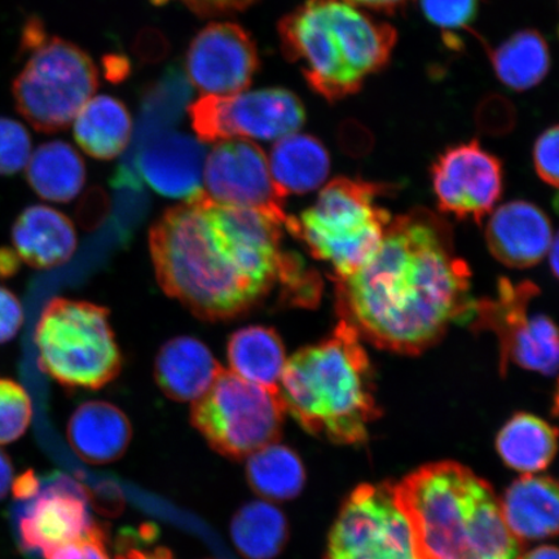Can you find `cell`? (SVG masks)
<instances>
[{
  "label": "cell",
  "mask_w": 559,
  "mask_h": 559,
  "mask_svg": "<svg viewBox=\"0 0 559 559\" xmlns=\"http://www.w3.org/2000/svg\"><path fill=\"white\" fill-rule=\"evenodd\" d=\"M471 278L449 223L417 207L390 221L372 260L335 280L337 311L377 348L417 355L452 324L472 321Z\"/></svg>",
  "instance_id": "cell-1"
},
{
  "label": "cell",
  "mask_w": 559,
  "mask_h": 559,
  "mask_svg": "<svg viewBox=\"0 0 559 559\" xmlns=\"http://www.w3.org/2000/svg\"><path fill=\"white\" fill-rule=\"evenodd\" d=\"M282 225L201 191L156 221L150 249L160 288L195 317L227 321L250 312L300 258L282 250Z\"/></svg>",
  "instance_id": "cell-2"
},
{
  "label": "cell",
  "mask_w": 559,
  "mask_h": 559,
  "mask_svg": "<svg viewBox=\"0 0 559 559\" xmlns=\"http://www.w3.org/2000/svg\"><path fill=\"white\" fill-rule=\"evenodd\" d=\"M419 559H520L501 504L487 481L445 461L421 467L393 487Z\"/></svg>",
  "instance_id": "cell-3"
},
{
  "label": "cell",
  "mask_w": 559,
  "mask_h": 559,
  "mask_svg": "<svg viewBox=\"0 0 559 559\" xmlns=\"http://www.w3.org/2000/svg\"><path fill=\"white\" fill-rule=\"evenodd\" d=\"M360 335L340 320L330 337L300 348L286 361L280 383L286 412L312 436L360 444L381 412L373 370Z\"/></svg>",
  "instance_id": "cell-4"
},
{
  "label": "cell",
  "mask_w": 559,
  "mask_h": 559,
  "mask_svg": "<svg viewBox=\"0 0 559 559\" xmlns=\"http://www.w3.org/2000/svg\"><path fill=\"white\" fill-rule=\"evenodd\" d=\"M280 47L328 102L358 93L388 64L396 31L346 0H306L278 24Z\"/></svg>",
  "instance_id": "cell-5"
},
{
  "label": "cell",
  "mask_w": 559,
  "mask_h": 559,
  "mask_svg": "<svg viewBox=\"0 0 559 559\" xmlns=\"http://www.w3.org/2000/svg\"><path fill=\"white\" fill-rule=\"evenodd\" d=\"M383 190L365 180L335 178L298 218L288 216L285 227L312 257L331 264L334 280L346 278L380 248L391 221L388 210L377 204Z\"/></svg>",
  "instance_id": "cell-6"
},
{
  "label": "cell",
  "mask_w": 559,
  "mask_h": 559,
  "mask_svg": "<svg viewBox=\"0 0 559 559\" xmlns=\"http://www.w3.org/2000/svg\"><path fill=\"white\" fill-rule=\"evenodd\" d=\"M23 50L29 59L12 87L17 110L40 132L67 129L99 87L93 59L79 46L47 35L39 21L25 27Z\"/></svg>",
  "instance_id": "cell-7"
},
{
  "label": "cell",
  "mask_w": 559,
  "mask_h": 559,
  "mask_svg": "<svg viewBox=\"0 0 559 559\" xmlns=\"http://www.w3.org/2000/svg\"><path fill=\"white\" fill-rule=\"evenodd\" d=\"M38 365L67 388L97 390L122 369V354L105 307L53 298L35 330Z\"/></svg>",
  "instance_id": "cell-8"
},
{
  "label": "cell",
  "mask_w": 559,
  "mask_h": 559,
  "mask_svg": "<svg viewBox=\"0 0 559 559\" xmlns=\"http://www.w3.org/2000/svg\"><path fill=\"white\" fill-rule=\"evenodd\" d=\"M285 414L280 391L222 369L212 388L193 402L191 423L215 452L242 460L277 443Z\"/></svg>",
  "instance_id": "cell-9"
},
{
  "label": "cell",
  "mask_w": 559,
  "mask_h": 559,
  "mask_svg": "<svg viewBox=\"0 0 559 559\" xmlns=\"http://www.w3.org/2000/svg\"><path fill=\"white\" fill-rule=\"evenodd\" d=\"M539 293L534 283L501 278L493 298L475 302L473 330L498 337L501 373L510 362L537 373H557V326L543 313L530 314V305Z\"/></svg>",
  "instance_id": "cell-10"
},
{
  "label": "cell",
  "mask_w": 559,
  "mask_h": 559,
  "mask_svg": "<svg viewBox=\"0 0 559 559\" xmlns=\"http://www.w3.org/2000/svg\"><path fill=\"white\" fill-rule=\"evenodd\" d=\"M201 142L229 139L280 140L295 134L306 121L296 94L285 88H262L229 96H202L188 108Z\"/></svg>",
  "instance_id": "cell-11"
},
{
  "label": "cell",
  "mask_w": 559,
  "mask_h": 559,
  "mask_svg": "<svg viewBox=\"0 0 559 559\" xmlns=\"http://www.w3.org/2000/svg\"><path fill=\"white\" fill-rule=\"evenodd\" d=\"M326 559H419L393 486L355 489L334 523Z\"/></svg>",
  "instance_id": "cell-12"
},
{
  "label": "cell",
  "mask_w": 559,
  "mask_h": 559,
  "mask_svg": "<svg viewBox=\"0 0 559 559\" xmlns=\"http://www.w3.org/2000/svg\"><path fill=\"white\" fill-rule=\"evenodd\" d=\"M205 193L222 204L257 210L285 226L284 198L272 179L269 158L248 139L223 140L209 153Z\"/></svg>",
  "instance_id": "cell-13"
},
{
  "label": "cell",
  "mask_w": 559,
  "mask_h": 559,
  "mask_svg": "<svg viewBox=\"0 0 559 559\" xmlns=\"http://www.w3.org/2000/svg\"><path fill=\"white\" fill-rule=\"evenodd\" d=\"M502 165L478 140L457 144L439 155L431 167L440 212L481 225L502 193Z\"/></svg>",
  "instance_id": "cell-14"
},
{
  "label": "cell",
  "mask_w": 559,
  "mask_h": 559,
  "mask_svg": "<svg viewBox=\"0 0 559 559\" xmlns=\"http://www.w3.org/2000/svg\"><path fill=\"white\" fill-rule=\"evenodd\" d=\"M260 68L253 38L240 25L213 23L188 47L186 70L202 96H229L250 86Z\"/></svg>",
  "instance_id": "cell-15"
},
{
  "label": "cell",
  "mask_w": 559,
  "mask_h": 559,
  "mask_svg": "<svg viewBox=\"0 0 559 559\" xmlns=\"http://www.w3.org/2000/svg\"><path fill=\"white\" fill-rule=\"evenodd\" d=\"M31 500L19 522L21 547L46 559L96 526L85 488L66 475L39 488Z\"/></svg>",
  "instance_id": "cell-16"
},
{
  "label": "cell",
  "mask_w": 559,
  "mask_h": 559,
  "mask_svg": "<svg viewBox=\"0 0 559 559\" xmlns=\"http://www.w3.org/2000/svg\"><path fill=\"white\" fill-rule=\"evenodd\" d=\"M206 150L198 139L166 131L138 146L134 163L159 194L191 199L202 191Z\"/></svg>",
  "instance_id": "cell-17"
},
{
  "label": "cell",
  "mask_w": 559,
  "mask_h": 559,
  "mask_svg": "<svg viewBox=\"0 0 559 559\" xmlns=\"http://www.w3.org/2000/svg\"><path fill=\"white\" fill-rule=\"evenodd\" d=\"M486 240L491 254L510 269H528L548 255L555 240L551 223L540 207L512 201L489 214Z\"/></svg>",
  "instance_id": "cell-18"
},
{
  "label": "cell",
  "mask_w": 559,
  "mask_h": 559,
  "mask_svg": "<svg viewBox=\"0 0 559 559\" xmlns=\"http://www.w3.org/2000/svg\"><path fill=\"white\" fill-rule=\"evenodd\" d=\"M13 250L21 262L48 270L67 263L76 248V233L66 214L46 205L26 207L12 227Z\"/></svg>",
  "instance_id": "cell-19"
},
{
  "label": "cell",
  "mask_w": 559,
  "mask_h": 559,
  "mask_svg": "<svg viewBox=\"0 0 559 559\" xmlns=\"http://www.w3.org/2000/svg\"><path fill=\"white\" fill-rule=\"evenodd\" d=\"M222 366L198 338L181 335L159 348L155 362L158 388L175 402H194L212 388Z\"/></svg>",
  "instance_id": "cell-20"
},
{
  "label": "cell",
  "mask_w": 559,
  "mask_h": 559,
  "mask_svg": "<svg viewBox=\"0 0 559 559\" xmlns=\"http://www.w3.org/2000/svg\"><path fill=\"white\" fill-rule=\"evenodd\" d=\"M131 437L128 416L107 402L83 403L68 424L70 445L90 464H109L122 457Z\"/></svg>",
  "instance_id": "cell-21"
},
{
  "label": "cell",
  "mask_w": 559,
  "mask_h": 559,
  "mask_svg": "<svg viewBox=\"0 0 559 559\" xmlns=\"http://www.w3.org/2000/svg\"><path fill=\"white\" fill-rule=\"evenodd\" d=\"M510 533L519 540H542L558 530V486L549 477L523 475L500 502Z\"/></svg>",
  "instance_id": "cell-22"
},
{
  "label": "cell",
  "mask_w": 559,
  "mask_h": 559,
  "mask_svg": "<svg viewBox=\"0 0 559 559\" xmlns=\"http://www.w3.org/2000/svg\"><path fill=\"white\" fill-rule=\"evenodd\" d=\"M269 164L272 179L284 199L318 190L331 171V157L324 144L298 132L277 140Z\"/></svg>",
  "instance_id": "cell-23"
},
{
  "label": "cell",
  "mask_w": 559,
  "mask_h": 559,
  "mask_svg": "<svg viewBox=\"0 0 559 559\" xmlns=\"http://www.w3.org/2000/svg\"><path fill=\"white\" fill-rule=\"evenodd\" d=\"M227 359L230 372L242 380L280 391L286 355L282 337L272 328L250 325L230 334Z\"/></svg>",
  "instance_id": "cell-24"
},
{
  "label": "cell",
  "mask_w": 559,
  "mask_h": 559,
  "mask_svg": "<svg viewBox=\"0 0 559 559\" xmlns=\"http://www.w3.org/2000/svg\"><path fill=\"white\" fill-rule=\"evenodd\" d=\"M132 121L116 97H91L74 118V138L83 152L97 159H114L128 148Z\"/></svg>",
  "instance_id": "cell-25"
},
{
  "label": "cell",
  "mask_w": 559,
  "mask_h": 559,
  "mask_svg": "<svg viewBox=\"0 0 559 559\" xmlns=\"http://www.w3.org/2000/svg\"><path fill=\"white\" fill-rule=\"evenodd\" d=\"M26 166L27 181L41 199L69 202L85 186V163L72 145L61 140L41 144Z\"/></svg>",
  "instance_id": "cell-26"
},
{
  "label": "cell",
  "mask_w": 559,
  "mask_h": 559,
  "mask_svg": "<svg viewBox=\"0 0 559 559\" xmlns=\"http://www.w3.org/2000/svg\"><path fill=\"white\" fill-rule=\"evenodd\" d=\"M557 450V430L530 414L510 418L498 437V451L514 471L531 474L545 469Z\"/></svg>",
  "instance_id": "cell-27"
},
{
  "label": "cell",
  "mask_w": 559,
  "mask_h": 559,
  "mask_svg": "<svg viewBox=\"0 0 559 559\" xmlns=\"http://www.w3.org/2000/svg\"><path fill=\"white\" fill-rule=\"evenodd\" d=\"M230 537L245 558L274 559L288 540V523L270 502L251 501L235 514Z\"/></svg>",
  "instance_id": "cell-28"
},
{
  "label": "cell",
  "mask_w": 559,
  "mask_h": 559,
  "mask_svg": "<svg viewBox=\"0 0 559 559\" xmlns=\"http://www.w3.org/2000/svg\"><path fill=\"white\" fill-rule=\"evenodd\" d=\"M499 80L515 91L539 85L548 74L550 56L547 41L534 31H524L510 37L491 55Z\"/></svg>",
  "instance_id": "cell-29"
},
{
  "label": "cell",
  "mask_w": 559,
  "mask_h": 559,
  "mask_svg": "<svg viewBox=\"0 0 559 559\" xmlns=\"http://www.w3.org/2000/svg\"><path fill=\"white\" fill-rule=\"evenodd\" d=\"M247 477L251 489L269 500L297 498L302 491L306 474L297 453L283 444H270L250 454Z\"/></svg>",
  "instance_id": "cell-30"
},
{
  "label": "cell",
  "mask_w": 559,
  "mask_h": 559,
  "mask_svg": "<svg viewBox=\"0 0 559 559\" xmlns=\"http://www.w3.org/2000/svg\"><path fill=\"white\" fill-rule=\"evenodd\" d=\"M192 87L179 68H171L144 96L140 116L138 146L170 131L190 103Z\"/></svg>",
  "instance_id": "cell-31"
},
{
  "label": "cell",
  "mask_w": 559,
  "mask_h": 559,
  "mask_svg": "<svg viewBox=\"0 0 559 559\" xmlns=\"http://www.w3.org/2000/svg\"><path fill=\"white\" fill-rule=\"evenodd\" d=\"M33 405L25 389L10 379H0V444L15 442L25 435Z\"/></svg>",
  "instance_id": "cell-32"
},
{
  "label": "cell",
  "mask_w": 559,
  "mask_h": 559,
  "mask_svg": "<svg viewBox=\"0 0 559 559\" xmlns=\"http://www.w3.org/2000/svg\"><path fill=\"white\" fill-rule=\"evenodd\" d=\"M32 140L23 124L0 118V175H13L29 163Z\"/></svg>",
  "instance_id": "cell-33"
},
{
  "label": "cell",
  "mask_w": 559,
  "mask_h": 559,
  "mask_svg": "<svg viewBox=\"0 0 559 559\" xmlns=\"http://www.w3.org/2000/svg\"><path fill=\"white\" fill-rule=\"evenodd\" d=\"M423 11L431 24L443 31L466 29L478 11V0H421Z\"/></svg>",
  "instance_id": "cell-34"
},
{
  "label": "cell",
  "mask_w": 559,
  "mask_h": 559,
  "mask_svg": "<svg viewBox=\"0 0 559 559\" xmlns=\"http://www.w3.org/2000/svg\"><path fill=\"white\" fill-rule=\"evenodd\" d=\"M558 126L545 130L534 146V165L545 183L558 187Z\"/></svg>",
  "instance_id": "cell-35"
},
{
  "label": "cell",
  "mask_w": 559,
  "mask_h": 559,
  "mask_svg": "<svg viewBox=\"0 0 559 559\" xmlns=\"http://www.w3.org/2000/svg\"><path fill=\"white\" fill-rule=\"evenodd\" d=\"M47 559H110L103 528L96 524L81 539L55 550Z\"/></svg>",
  "instance_id": "cell-36"
},
{
  "label": "cell",
  "mask_w": 559,
  "mask_h": 559,
  "mask_svg": "<svg viewBox=\"0 0 559 559\" xmlns=\"http://www.w3.org/2000/svg\"><path fill=\"white\" fill-rule=\"evenodd\" d=\"M23 323V305L11 290L0 285V345L15 337Z\"/></svg>",
  "instance_id": "cell-37"
},
{
  "label": "cell",
  "mask_w": 559,
  "mask_h": 559,
  "mask_svg": "<svg viewBox=\"0 0 559 559\" xmlns=\"http://www.w3.org/2000/svg\"><path fill=\"white\" fill-rule=\"evenodd\" d=\"M156 4H164L170 0H153ZM188 9L201 16H219L248 9L257 0H179Z\"/></svg>",
  "instance_id": "cell-38"
},
{
  "label": "cell",
  "mask_w": 559,
  "mask_h": 559,
  "mask_svg": "<svg viewBox=\"0 0 559 559\" xmlns=\"http://www.w3.org/2000/svg\"><path fill=\"white\" fill-rule=\"evenodd\" d=\"M116 559H174L171 551L164 547L152 549L122 548Z\"/></svg>",
  "instance_id": "cell-39"
},
{
  "label": "cell",
  "mask_w": 559,
  "mask_h": 559,
  "mask_svg": "<svg viewBox=\"0 0 559 559\" xmlns=\"http://www.w3.org/2000/svg\"><path fill=\"white\" fill-rule=\"evenodd\" d=\"M39 480L29 472L19 478L13 485V492L19 499H32L39 491Z\"/></svg>",
  "instance_id": "cell-40"
},
{
  "label": "cell",
  "mask_w": 559,
  "mask_h": 559,
  "mask_svg": "<svg viewBox=\"0 0 559 559\" xmlns=\"http://www.w3.org/2000/svg\"><path fill=\"white\" fill-rule=\"evenodd\" d=\"M21 267L15 250L10 248H0V278H9L17 274Z\"/></svg>",
  "instance_id": "cell-41"
},
{
  "label": "cell",
  "mask_w": 559,
  "mask_h": 559,
  "mask_svg": "<svg viewBox=\"0 0 559 559\" xmlns=\"http://www.w3.org/2000/svg\"><path fill=\"white\" fill-rule=\"evenodd\" d=\"M356 7H362V9L377 10V11H394L400 7L409 2V0H346Z\"/></svg>",
  "instance_id": "cell-42"
},
{
  "label": "cell",
  "mask_w": 559,
  "mask_h": 559,
  "mask_svg": "<svg viewBox=\"0 0 559 559\" xmlns=\"http://www.w3.org/2000/svg\"><path fill=\"white\" fill-rule=\"evenodd\" d=\"M13 481L12 464L7 454L0 451V499L10 492Z\"/></svg>",
  "instance_id": "cell-43"
},
{
  "label": "cell",
  "mask_w": 559,
  "mask_h": 559,
  "mask_svg": "<svg viewBox=\"0 0 559 559\" xmlns=\"http://www.w3.org/2000/svg\"><path fill=\"white\" fill-rule=\"evenodd\" d=\"M520 559H558V550L555 547H542L530 551Z\"/></svg>",
  "instance_id": "cell-44"
},
{
  "label": "cell",
  "mask_w": 559,
  "mask_h": 559,
  "mask_svg": "<svg viewBox=\"0 0 559 559\" xmlns=\"http://www.w3.org/2000/svg\"><path fill=\"white\" fill-rule=\"evenodd\" d=\"M549 260H550V269L554 271L555 276L558 274V240L555 237L554 242H551V247L549 249Z\"/></svg>",
  "instance_id": "cell-45"
}]
</instances>
